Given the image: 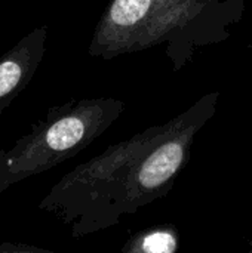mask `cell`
Wrapping results in <instances>:
<instances>
[{"instance_id":"cell-4","label":"cell","mask_w":252,"mask_h":253,"mask_svg":"<svg viewBox=\"0 0 252 253\" xmlns=\"http://www.w3.org/2000/svg\"><path fill=\"white\" fill-rule=\"evenodd\" d=\"M218 101L220 92H209L166 122L163 133L140 156L128 175L123 215H135L169 194L190 162L196 135L215 116Z\"/></svg>"},{"instance_id":"cell-8","label":"cell","mask_w":252,"mask_h":253,"mask_svg":"<svg viewBox=\"0 0 252 253\" xmlns=\"http://www.w3.org/2000/svg\"><path fill=\"white\" fill-rule=\"evenodd\" d=\"M3 157H4V150H0V172H1V165H3ZM1 194V190H0Z\"/></svg>"},{"instance_id":"cell-5","label":"cell","mask_w":252,"mask_h":253,"mask_svg":"<svg viewBox=\"0 0 252 253\" xmlns=\"http://www.w3.org/2000/svg\"><path fill=\"white\" fill-rule=\"evenodd\" d=\"M48 27L40 25L0 56V116L27 87L43 61Z\"/></svg>"},{"instance_id":"cell-3","label":"cell","mask_w":252,"mask_h":253,"mask_svg":"<svg viewBox=\"0 0 252 253\" xmlns=\"http://www.w3.org/2000/svg\"><path fill=\"white\" fill-rule=\"evenodd\" d=\"M125 111L119 98L71 99L50 107L43 120L31 125L10 150L4 151L0 190L48 172L74 157L98 139Z\"/></svg>"},{"instance_id":"cell-7","label":"cell","mask_w":252,"mask_h":253,"mask_svg":"<svg viewBox=\"0 0 252 253\" xmlns=\"http://www.w3.org/2000/svg\"><path fill=\"white\" fill-rule=\"evenodd\" d=\"M24 252H48L45 249L25 245V243H15V242H3L0 245V253H24Z\"/></svg>"},{"instance_id":"cell-1","label":"cell","mask_w":252,"mask_h":253,"mask_svg":"<svg viewBox=\"0 0 252 253\" xmlns=\"http://www.w3.org/2000/svg\"><path fill=\"white\" fill-rule=\"evenodd\" d=\"M245 0H110L88 47L94 58L165 47L172 71L183 70L201 47L229 40Z\"/></svg>"},{"instance_id":"cell-2","label":"cell","mask_w":252,"mask_h":253,"mask_svg":"<svg viewBox=\"0 0 252 253\" xmlns=\"http://www.w3.org/2000/svg\"><path fill=\"white\" fill-rule=\"evenodd\" d=\"M166 123L153 125L64 175L39 203L53 213L71 236L80 239L117 225L123 215L128 175L140 156L163 133Z\"/></svg>"},{"instance_id":"cell-6","label":"cell","mask_w":252,"mask_h":253,"mask_svg":"<svg viewBox=\"0 0 252 253\" xmlns=\"http://www.w3.org/2000/svg\"><path fill=\"white\" fill-rule=\"evenodd\" d=\"M180 248L174 225H157L134 234L123 246V253H174Z\"/></svg>"}]
</instances>
